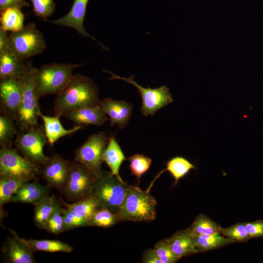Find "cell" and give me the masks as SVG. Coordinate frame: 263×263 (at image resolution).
Segmentation results:
<instances>
[{
	"instance_id": "obj_21",
	"label": "cell",
	"mask_w": 263,
	"mask_h": 263,
	"mask_svg": "<svg viewBox=\"0 0 263 263\" xmlns=\"http://www.w3.org/2000/svg\"><path fill=\"white\" fill-rule=\"evenodd\" d=\"M103 161L112 173L121 180L119 170L122 163L127 160L120 146L114 136H110L103 155Z\"/></svg>"
},
{
	"instance_id": "obj_2",
	"label": "cell",
	"mask_w": 263,
	"mask_h": 263,
	"mask_svg": "<svg viewBox=\"0 0 263 263\" xmlns=\"http://www.w3.org/2000/svg\"><path fill=\"white\" fill-rule=\"evenodd\" d=\"M36 69L31 62H27L19 78L22 98L16 121L20 131L38 126L41 111L35 85Z\"/></svg>"
},
{
	"instance_id": "obj_16",
	"label": "cell",
	"mask_w": 263,
	"mask_h": 263,
	"mask_svg": "<svg viewBox=\"0 0 263 263\" xmlns=\"http://www.w3.org/2000/svg\"><path fill=\"white\" fill-rule=\"evenodd\" d=\"M99 105L110 120L111 125L124 128L131 116L133 105L124 100L106 98L100 101Z\"/></svg>"
},
{
	"instance_id": "obj_31",
	"label": "cell",
	"mask_w": 263,
	"mask_h": 263,
	"mask_svg": "<svg viewBox=\"0 0 263 263\" xmlns=\"http://www.w3.org/2000/svg\"><path fill=\"white\" fill-rule=\"evenodd\" d=\"M119 222L117 214L107 208L100 207L94 213L88 222L87 226L110 227Z\"/></svg>"
},
{
	"instance_id": "obj_38",
	"label": "cell",
	"mask_w": 263,
	"mask_h": 263,
	"mask_svg": "<svg viewBox=\"0 0 263 263\" xmlns=\"http://www.w3.org/2000/svg\"><path fill=\"white\" fill-rule=\"evenodd\" d=\"M62 213L64 231L79 227L87 226L86 222L77 217L66 207H62Z\"/></svg>"
},
{
	"instance_id": "obj_12",
	"label": "cell",
	"mask_w": 263,
	"mask_h": 263,
	"mask_svg": "<svg viewBox=\"0 0 263 263\" xmlns=\"http://www.w3.org/2000/svg\"><path fill=\"white\" fill-rule=\"evenodd\" d=\"M71 162L58 154L49 157L47 162L40 167L39 175L49 187L61 192L66 183Z\"/></svg>"
},
{
	"instance_id": "obj_27",
	"label": "cell",
	"mask_w": 263,
	"mask_h": 263,
	"mask_svg": "<svg viewBox=\"0 0 263 263\" xmlns=\"http://www.w3.org/2000/svg\"><path fill=\"white\" fill-rule=\"evenodd\" d=\"M24 17L21 9L8 8L0 12V27L6 31L17 32L24 27Z\"/></svg>"
},
{
	"instance_id": "obj_42",
	"label": "cell",
	"mask_w": 263,
	"mask_h": 263,
	"mask_svg": "<svg viewBox=\"0 0 263 263\" xmlns=\"http://www.w3.org/2000/svg\"><path fill=\"white\" fill-rule=\"evenodd\" d=\"M7 32L0 28V53L9 51L8 38Z\"/></svg>"
},
{
	"instance_id": "obj_30",
	"label": "cell",
	"mask_w": 263,
	"mask_h": 263,
	"mask_svg": "<svg viewBox=\"0 0 263 263\" xmlns=\"http://www.w3.org/2000/svg\"><path fill=\"white\" fill-rule=\"evenodd\" d=\"M29 181L0 175V206L10 202L13 195Z\"/></svg>"
},
{
	"instance_id": "obj_3",
	"label": "cell",
	"mask_w": 263,
	"mask_h": 263,
	"mask_svg": "<svg viewBox=\"0 0 263 263\" xmlns=\"http://www.w3.org/2000/svg\"><path fill=\"white\" fill-rule=\"evenodd\" d=\"M129 186L112 172L102 170L95 178L90 195L104 207L117 214L127 194Z\"/></svg>"
},
{
	"instance_id": "obj_1",
	"label": "cell",
	"mask_w": 263,
	"mask_h": 263,
	"mask_svg": "<svg viewBox=\"0 0 263 263\" xmlns=\"http://www.w3.org/2000/svg\"><path fill=\"white\" fill-rule=\"evenodd\" d=\"M99 89L89 77L73 74L64 89L54 101L55 115L62 116L66 113L84 107L99 104Z\"/></svg>"
},
{
	"instance_id": "obj_35",
	"label": "cell",
	"mask_w": 263,
	"mask_h": 263,
	"mask_svg": "<svg viewBox=\"0 0 263 263\" xmlns=\"http://www.w3.org/2000/svg\"><path fill=\"white\" fill-rule=\"evenodd\" d=\"M62 208V207L57 201L54 210L47 222L45 230L55 235H57L64 231Z\"/></svg>"
},
{
	"instance_id": "obj_7",
	"label": "cell",
	"mask_w": 263,
	"mask_h": 263,
	"mask_svg": "<svg viewBox=\"0 0 263 263\" xmlns=\"http://www.w3.org/2000/svg\"><path fill=\"white\" fill-rule=\"evenodd\" d=\"M40 166L37 165L21 155L11 146L0 150V175L31 181L37 179Z\"/></svg>"
},
{
	"instance_id": "obj_29",
	"label": "cell",
	"mask_w": 263,
	"mask_h": 263,
	"mask_svg": "<svg viewBox=\"0 0 263 263\" xmlns=\"http://www.w3.org/2000/svg\"><path fill=\"white\" fill-rule=\"evenodd\" d=\"M195 166L186 158L182 156H175L170 159L166 164V169L174 179L173 185H176L179 180L186 175Z\"/></svg>"
},
{
	"instance_id": "obj_4",
	"label": "cell",
	"mask_w": 263,
	"mask_h": 263,
	"mask_svg": "<svg viewBox=\"0 0 263 263\" xmlns=\"http://www.w3.org/2000/svg\"><path fill=\"white\" fill-rule=\"evenodd\" d=\"M83 64H46L35 72V85L38 98L49 94L57 95L66 87L73 71Z\"/></svg>"
},
{
	"instance_id": "obj_13",
	"label": "cell",
	"mask_w": 263,
	"mask_h": 263,
	"mask_svg": "<svg viewBox=\"0 0 263 263\" xmlns=\"http://www.w3.org/2000/svg\"><path fill=\"white\" fill-rule=\"evenodd\" d=\"M22 98L19 78L9 77L0 79V99L1 107L6 114L15 121Z\"/></svg>"
},
{
	"instance_id": "obj_6",
	"label": "cell",
	"mask_w": 263,
	"mask_h": 263,
	"mask_svg": "<svg viewBox=\"0 0 263 263\" xmlns=\"http://www.w3.org/2000/svg\"><path fill=\"white\" fill-rule=\"evenodd\" d=\"M9 51L24 61L43 52L46 45L43 34L34 22L8 35Z\"/></svg>"
},
{
	"instance_id": "obj_8",
	"label": "cell",
	"mask_w": 263,
	"mask_h": 263,
	"mask_svg": "<svg viewBox=\"0 0 263 263\" xmlns=\"http://www.w3.org/2000/svg\"><path fill=\"white\" fill-rule=\"evenodd\" d=\"M47 142L44 127L38 126L20 131L15 141L16 149L21 154L40 167L49 159L43 152V147Z\"/></svg>"
},
{
	"instance_id": "obj_10",
	"label": "cell",
	"mask_w": 263,
	"mask_h": 263,
	"mask_svg": "<svg viewBox=\"0 0 263 263\" xmlns=\"http://www.w3.org/2000/svg\"><path fill=\"white\" fill-rule=\"evenodd\" d=\"M109 73L111 77L108 79H122L136 87L142 98L141 110L145 116L153 115L158 110L172 103L173 99L169 89L165 85L151 89L144 88L139 85L134 79L133 75L129 77H121L109 70H103Z\"/></svg>"
},
{
	"instance_id": "obj_22",
	"label": "cell",
	"mask_w": 263,
	"mask_h": 263,
	"mask_svg": "<svg viewBox=\"0 0 263 263\" xmlns=\"http://www.w3.org/2000/svg\"><path fill=\"white\" fill-rule=\"evenodd\" d=\"M25 63L9 51L0 53V78H19L23 71Z\"/></svg>"
},
{
	"instance_id": "obj_40",
	"label": "cell",
	"mask_w": 263,
	"mask_h": 263,
	"mask_svg": "<svg viewBox=\"0 0 263 263\" xmlns=\"http://www.w3.org/2000/svg\"><path fill=\"white\" fill-rule=\"evenodd\" d=\"M30 6L26 0H0V11L10 7H16L21 9L23 7Z\"/></svg>"
},
{
	"instance_id": "obj_17",
	"label": "cell",
	"mask_w": 263,
	"mask_h": 263,
	"mask_svg": "<svg viewBox=\"0 0 263 263\" xmlns=\"http://www.w3.org/2000/svg\"><path fill=\"white\" fill-rule=\"evenodd\" d=\"M48 185L43 186L38 179L29 181L22 185L13 195L9 203H27L35 205L49 196Z\"/></svg>"
},
{
	"instance_id": "obj_24",
	"label": "cell",
	"mask_w": 263,
	"mask_h": 263,
	"mask_svg": "<svg viewBox=\"0 0 263 263\" xmlns=\"http://www.w3.org/2000/svg\"><path fill=\"white\" fill-rule=\"evenodd\" d=\"M196 247L200 252L219 248L234 243L221 233L192 236Z\"/></svg>"
},
{
	"instance_id": "obj_34",
	"label": "cell",
	"mask_w": 263,
	"mask_h": 263,
	"mask_svg": "<svg viewBox=\"0 0 263 263\" xmlns=\"http://www.w3.org/2000/svg\"><path fill=\"white\" fill-rule=\"evenodd\" d=\"M220 233L234 243L246 242L251 239L246 228L245 222L237 223L226 228L221 227Z\"/></svg>"
},
{
	"instance_id": "obj_33",
	"label": "cell",
	"mask_w": 263,
	"mask_h": 263,
	"mask_svg": "<svg viewBox=\"0 0 263 263\" xmlns=\"http://www.w3.org/2000/svg\"><path fill=\"white\" fill-rule=\"evenodd\" d=\"M128 160L132 174L135 176L138 182H139L142 176L150 169L152 163L151 159L143 154H134L131 156Z\"/></svg>"
},
{
	"instance_id": "obj_15",
	"label": "cell",
	"mask_w": 263,
	"mask_h": 263,
	"mask_svg": "<svg viewBox=\"0 0 263 263\" xmlns=\"http://www.w3.org/2000/svg\"><path fill=\"white\" fill-rule=\"evenodd\" d=\"M12 236L8 237L2 248V254L6 263H35L34 251L21 239L17 233L9 229Z\"/></svg>"
},
{
	"instance_id": "obj_39",
	"label": "cell",
	"mask_w": 263,
	"mask_h": 263,
	"mask_svg": "<svg viewBox=\"0 0 263 263\" xmlns=\"http://www.w3.org/2000/svg\"><path fill=\"white\" fill-rule=\"evenodd\" d=\"M245 226L251 238H263V220L245 222Z\"/></svg>"
},
{
	"instance_id": "obj_32",
	"label": "cell",
	"mask_w": 263,
	"mask_h": 263,
	"mask_svg": "<svg viewBox=\"0 0 263 263\" xmlns=\"http://www.w3.org/2000/svg\"><path fill=\"white\" fill-rule=\"evenodd\" d=\"M14 119L3 113L0 116V144L1 148L10 146L17 134V128Z\"/></svg>"
},
{
	"instance_id": "obj_36",
	"label": "cell",
	"mask_w": 263,
	"mask_h": 263,
	"mask_svg": "<svg viewBox=\"0 0 263 263\" xmlns=\"http://www.w3.org/2000/svg\"><path fill=\"white\" fill-rule=\"evenodd\" d=\"M153 249L162 263H175L180 259L171 251L166 239L157 242Z\"/></svg>"
},
{
	"instance_id": "obj_18",
	"label": "cell",
	"mask_w": 263,
	"mask_h": 263,
	"mask_svg": "<svg viewBox=\"0 0 263 263\" xmlns=\"http://www.w3.org/2000/svg\"><path fill=\"white\" fill-rule=\"evenodd\" d=\"M62 116L73 122L75 125L83 127L88 125L100 126L110 120L99 104L71 111Z\"/></svg>"
},
{
	"instance_id": "obj_28",
	"label": "cell",
	"mask_w": 263,
	"mask_h": 263,
	"mask_svg": "<svg viewBox=\"0 0 263 263\" xmlns=\"http://www.w3.org/2000/svg\"><path fill=\"white\" fill-rule=\"evenodd\" d=\"M221 227L207 216L200 214L195 218L192 224L187 229L189 234L193 236L220 233Z\"/></svg>"
},
{
	"instance_id": "obj_37",
	"label": "cell",
	"mask_w": 263,
	"mask_h": 263,
	"mask_svg": "<svg viewBox=\"0 0 263 263\" xmlns=\"http://www.w3.org/2000/svg\"><path fill=\"white\" fill-rule=\"evenodd\" d=\"M35 15L43 19L51 16L55 10L56 5L53 0H30Z\"/></svg>"
},
{
	"instance_id": "obj_19",
	"label": "cell",
	"mask_w": 263,
	"mask_h": 263,
	"mask_svg": "<svg viewBox=\"0 0 263 263\" xmlns=\"http://www.w3.org/2000/svg\"><path fill=\"white\" fill-rule=\"evenodd\" d=\"M166 239L171 251L179 259L200 252L188 229L179 230Z\"/></svg>"
},
{
	"instance_id": "obj_11",
	"label": "cell",
	"mask_w": 263,
	"mask_h": 263,
	"mask_svg": "<svg viewBox=\"0 0 263 263\" xmlns=\"http://www.w3.org/2000/svg\"><path fill=\"white\" fill-rule=\"evenodd\" d=\"M95 178L83 165L73 161L66 183L61 192L68 200L77 201L90 195Z\"/></svg>"
},
{
	"instance_id": "obj_25",
	"label": "cell",
	"mask_w": 263,
	"mask_h": 263,
	"mask_svg": "<svg viewBox=\"0 0 263 263\" xmlns=\"http://www.w3.org/2000/svg\"><path fill=\"white\" fill-rule=\"evenodd\" d=\"M57 202L54 196L49 195L34 205V221L39 228L45 229Z\"/></svg>"
},
{
	"instance_id": "obj_23",
	"label": "cell",
	"mask_w": 263,
	"mask_h": 263,
	"mask_svg": "<svg viewBox=\"0 0 263 263\" xmlns=\"http://www.w3.org/2000/svg\"><path fill=\"white\" fill-rule=\"evenodd\" d=\"M62 203L66 208L86 222L87 225L94 213L100 207L97 201L90 195L73 203Z\"/></svg>"
},
{
	"instance_id": "obj_9",
	"label": "cell",
	"mask_w": 263,
	"mask_h": 263,
	"mask_svg": "<svg viewBox=\"0 0 263 263\" xmlns=\"http://www.w3.org/2000/svg\"><path fill=\"white\" fill-rule=\"evenodd\" d=\"M109 139V137L103 132L91 134L75 150L74 162L83 165L97 177L102 171L103 155Z\"/></svg>"
},
{
	"instance_id": "obj_20",
	"label": "cell",
	"mask_w": 263,
	"mask_h": 263,
	"mask_svg": "<svg viewBox=\"0 0 263 263\" xmlns=\"http://www.w3.org/2000/svg\"><path fill=\"white\" fill-rule=\"evenodd\" d=\"M39 117L43 121L47 141L51 145H53L59 138L72 134L83 128L81 126L75 125L72 129H66L62 125L59 115L47 116L40 112Z\"/></svg>"
},
{
	"instance_id": "obj_14",
	"label": "cell",
	"mask_w": 263,
	"mask_h": 263,
	"mask_svg": "<svg viewBox=\"0 0 263 263\" xmlns=\"http://www.w3.org/2000/svg\"><path fill=\"white\" fill-rule=\"evenodd\" d=\"M89 0H74L70 10L65 16L55 20L45 19L43 20L54 25L72 28L83 37L90 38L96 41L103 49H105L106 48L95 38L91 36L84 28L83 22Z\"/></svg>"
},
{
	"instance_id": "obj_41",
	"label": "cell",
	"mask_w": 263,
	"mask_h": 263,
	"mask_svg": "<svg viewBox=\"0 0 263 263\" xmlns=\"http://www.w3.org/2000/svg\"><path fill=\"white\" fill-rule=\"evenodd\" d=\"M144 263H162L159 257L153 249L146 250L142 255Z\"/></svg>"
},
{
	"instance_id": "obj_5",
	"label": "cell",
	"mask_w": 263,
	"mask_h": 263,
	"mask_svg": "<svg viewBox=\"0 0 263 263\" xmlns=\"http://www.w3.org/2000/svg\"><path fill=\"white\" fill-rule=\"evenodd\" d=\"M157 201L147 191L130 185L125 200L117 213L119 222H149L156 217Z\"/></svg>"
},
{
	"instance_id": "obj_26",
	"label": "cell",
	"mask_w": 263,
	"mask_h": 263,
	"mask_svg": "<svg viewBox=\"0 0 263 263\" xmlns=\"http://www.w3.org/2000/svg\"><path fill=\"white\" fill-rule=\"evenodd\" d=\"M34 252L43 251L49 252H62L71 253L73 247L67 243L54 240H26L20 238Z\"/></svg>"
}]
</instances>
